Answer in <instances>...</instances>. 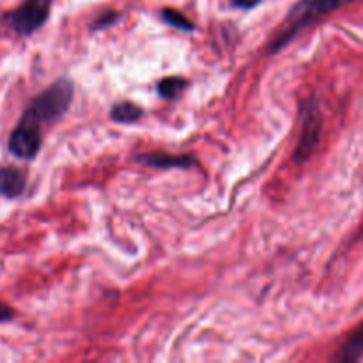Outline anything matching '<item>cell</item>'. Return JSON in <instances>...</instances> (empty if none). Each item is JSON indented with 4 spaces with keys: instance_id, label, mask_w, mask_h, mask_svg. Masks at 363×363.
<instances>
[{
    "instance_id": "cell-7",
    "label": "cell",
    "mask_w": 363,
    "mask_h": 363,
    "mask_svg": "<svg viewBox=\"0 0 363 363\" xmlns=\"http://www.w3.org/2000/svg\"><path fill=\"white\" fill-rule=\"evenodd\" d=\"M362 354H363V326H360V328L354 330V332L351 333V337L346 340V344H344L342 350L339 351L335 360L342 363H353L360 360Z\"/></svg>"
},
{
    "instance_id": "cell-13",
    "label": "cell",
    "mask_w": 363,
    "mask_h": 363,
    "mask_svg": "<svg viewBox=\"0 0 363 363\" xmlns=\"http://www.w3.org/2000/svg\"><path fill=\"white\" fill-rule=\"evenodd\" d=\"M230 2L236 7H240V9H252V7L259 6L262 0H230Z\"/></svg>"
},
{
    "instance_id": "cell-5",
    "label": "cell",
    "mask_w": 363,
    "mask_h": 363,
    "mask_svg": "<svg viewBox=\"0 0 363 363\" xmlns=\"http://www.w3.org/2000/svg\"><path fill=\"white\" fill-rule=\"evenodd\" d=\"M27 179L16 167H0V197L18 199L25 191Z\"/></svg>"
},
{
    "instance_id": "cell-3",
    "label": "cell",
    "mask_w": 363,
    "mask_h": 363,
    "mask_svg": "<svg viewBox=\"0 0 363 363\" xmlns=\"http://www.w3.org/2000/svg\"><path fill=\"white\" fill-rule=\"evenodd\" d=\"M50 16V0H23L16 9L2 14V23L18 35L34 34Z\"/></svg>"
},
{
    "instance_id": "cell-1",
    "label": "cell",
    "mask_w": 363,
    "mask_h": 363,
    "mask_svg": "<svg viewBox=\"0 0 363 363\" xmlns=\"http://www.w3.org/2000/svg\"><path fill=\"white\" fill-rule=\"evenodd\" d=\"M73 91L69 80H59L32 98L16 128L9 135L7 147L11 155L20 160H32L38 156L43 144V130L67 112L73 101Z\"/></svg>"
},
{
    "instance_id": "cell-10",
    "label": "cell",
    "mask_w": 363,
    "mask_h": 363,
    "mask_svg": "<svg viewBox=\"0 0 363 363\" xmlns=\"http://www.w3.org/2000/svg\"><path fill=\"white\" fill-rule=\"evenodd\" d=\"M162 18L165 23L172 25V27L179 28V30H194L195 28V25L191 23V21L188 20L183 13H179V11H176V9H163Z\"/></svg>"
},
{
    "instance_id": "cell-4",
    "label": "cell",
    "mask_w": 363,
    "mask_h": 363,
    "mask_svg": "<svg viewBox=\"0 0 363 363\" xmlns=\"http://www.w3.org/2000/svg\"><path fill=\"white\" fill-rule=\"evenodd\" d=\"M301 119H303V128H301L300 144H298L296 155H294L298 162H303L312 155L315 144L319 142V135H321V113L314 103L308 101V105L303 106Z\"/></svg>"
},
{
    "instance_id": "cell-12",
    "label": "cell",
    "mask_w": 363,
    "mask_h": 363,
    "mask_svg": "<svg viewBox=\"0 0 363 363\" xmlns=\"http://www.w3.org/2000/svg\"><path fill=\"white\" fill-rule=\"evenodd\" d=\"M14 315H16V312H14L7 303H2V301H0V323H9Z\"/></svg>"
},
{
    "instance_id": "cell-2",
    "label": "cell",
    "mask_w": 363,
    "mask_h": 363,
    "mask_svg": "<svg viewBox=\"0 0 363 363\" xmlns=\"http://www.w3.org/2000/svg\"><path fill=\"white\" fill-rule=\"evenodd\" d=\"M351 2H354V0H301V2H298L287 14L280 32H277L275 38H273L269 52H279L298 32H301L314 21L321 20L323 16H328L330 13Z\"/></svg>"
},
{
    "instance_id": "cell-9",
    "label": "cell",
    "mask_w": 363,
    "mask_h": 363,
    "mask_svg": "<svg viewBox=\"0 0 363 363\" xmlns=\"http://www.w3.org/2000/svg\"><path fill=\"white\" fill-rule=\"evenodd\" d=\"M186 89V80L184 78H163L158 84V92L163 96V98L176 99L181 92Z\"/></svg>"
},
{
    "instance_id": "cell-8",
    "label": "cell",
    "mask_w": 363,
    "mask_h": 363,
    "mask_svg": "<svg viewBox=\"0 0 363 363\" xmlns=\"http://www.w3.org/2000/svg\"><path fill=\"white\" fill-rule=\"evenodd\" d=\"M142 117V108L140 106L133 105L130 101L117 103L112 108V119L117 123H135L137 119Z\"/></svg>"
},
{
    "instance_id": "cell-6",
    "label": "cell",
    "mask_w": 363,
    "mask_h": 363,
    "mask_svg": "<svg viewBox=\"0 0 363 363\" xmlns=\"http://www.w3.org/2000/svg\"><path fill=\"white\" fill-rule=\"evenodd\" d=\"M138 162L145 163L156 169H190L197 165L191 156H169L165 152H151V155H142Z\"/></svg>"
},
{
    "instance_id": "cell-11",
    "label": "cell",
    "mask_w": 363,
    "mask_h": 363,
    "mask_svg": "<svg viewBox=\"0 0 363 363\" xmlns=\"http://www.w3.org/2000/svg\"><path fill=\"white\" fill-rule=\"evenodd\" d=\"M119 18V14L117 13H106L105 16L98 18V20L94 21V25H92V28H103V27H108V25H113V21Z\"/></svg>"
}]
</instances>
